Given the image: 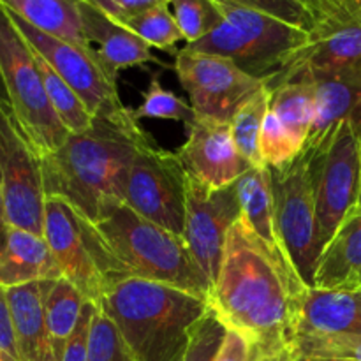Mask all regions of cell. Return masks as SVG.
Wrapping results in <instances>:
<instances>
[{
  "instance_id": "30bf717a",
  "label": "cell",
  "mask_w": 361,
  "mask_h": 361,
  "mask_svg": "<svg viewBox=\"0 0 361 361\" xmlns=\"http://www.w3.org/2000/svg\"><path fill=\"white\" fill-rule=\"evenodd\" d=\"M175 71L194 113L219 122H231L247 101L267 88L263 78L240 69L233 60L187 48L176 53Z\"/></svg>"
},
{
  "instance_id": "603a6c76",
  "label": "cell",
  "mask_w": 361,
  "mask_h": 361,
  "mask_svg": "<svg viewBox=\"0 0 361 361\" xmlns=\"http://www.w3.org/2000/svg\"><path fill=\"white\" fill-rule=\"evenodd\" d=\"M0 6L44 34L92 48L81 25L80 0H0Z\"/></svg>"
},
{
  "instance_id": "277c9868",
  "label": "cell",
  "mask_w": 361,
  "mask_h": 361,
  "mask_svg": "<svg viewBox=\"0 0 361 361\" xmlns=\"http://www.w3.org/2000/svg\"><path fill=\"white\" fill-rule=\"evenodd\" d=\"M140 361H183L208 300L137 277L106 281L97 302Z\"/></svg>"
},
{
  "instance_id": "8992f818",
  "label": "cell",
  "mask_w": 361,
  "mask_h": 361,
  "mask_svg": "<svg viewBox=\"0 0 361 361\" xmlns=\"http://www.w3.org/2000/svg\"><path fill=\"white\" fill-rule=\"evenodd\" d=\"M224 21L200 41L187 44L190 51L224 56L257 78H270L286 59L309 41L310 32L259 11L215 2Z\"/></svg>"
},
{
  "instance_id": "4fadbf2b",
  "label": "cell",
  "mask_w": 361,
  "mask_h": 361,
  "mask_svg": "<svg viewBox=\"0 0 361 361\" xmlns=\"http://www.w3.org/2000/svg\"><path fill=\"white\" fill-rule=\"evenodd\" d=\"M0 189L9 228L42 236L46 194L41 164L18 126L11 133L0 159Z\"/></svg>"
},
{
  "instance_id": "74e56055",
  "label": "cell",
  "mask_w": 361,
  "mask_h": 361,
  "mask_svg": "<svg viewBox=\"0 0 361 361\" xmlns=\"http://www.w3.org/2000/svg\"><path fill=\"white\" fill-rule=\"evenodd\" d=\"M0 353L6 355L9 360L20 361L7 289L2 288V286H0Z\"/></svg>"
},
{
  "instance_id": "e0dca14e",
  "label": "cell",
  "mask_w": 361,
  "mask_h": 361,
  "mask_svg": "<svg viewBox=\"0 0 361 361\" xmlns=\"http://www.w3.org/2000/svg\"><path fill=\"white\" fill-rule=\"evenodd\" d=\"M296 81H310L316 92V118L305 145L317 143L342 122L351 123L361 136V67L310 74Z\"/></svg>"
},
{
  "instance_id": "1f68e13d",
  "label": "cell",
  "mask_w": 361,
  "mask_h": 361,
  "mask_svg": "<svg viewBox=\"0 0 361 361\" xmlns=\"http://www.w3.org/2000/svg\"><path fill=\"white\" fill-rule=\"evenodd\" d=\"M88 361H140L99 305L92 321Z\"/></svg>"
},
{
  "instance_id": "484cf974",
  "label": "cell",
  "mask_w": 361,
  "mask_h": 361,
  "mask_svg": "<svg viewBox=\"0 0 361 361\" xmlns=\"http://www.w3.org/2000/svg\"><path fill=\"white\" fill-rule=\"evenodd\" d=\"M34 55L39 71H41L42 81H44L46 94H48L49 102H51L53 109H55L60 122L63 123V127H66L71 134L87 130L88 127L92 126V122H94V115L88 111L87 106H85L83 101L78 97L76 92H74L73 88L55 73V69H53L35 49Z\"/></svg>"
},
{
  "instance_id": "ab89813d",
  "label": "cell",
  "mask_w": 361,
  "mask_h": 361,
  "mask_svg": "<svg viewBox=\"0 0 361 361\" xmlns=\"http://www.w3.org/2000/svg\"><path fill=\"white\" fill-rule=\"evenodd\" d=\"M296 2H300L302 6H305L307 9L310 11V13H314V16L319 20V23H323V21H328L331 20V18H338V16H344V14H348L349 11L355 7V4H353L351 7H349L348 11H338L335 9L334 6H331L328 0H296Z\"/></svg>"
},
{
  "instance_id": "d6986e66",
  "label": "cell",
  "mask_w": 361,
  "mask_h": 361,
  "mask_svg": "<svg viewBox=\"0 0 361 361\" xmlns=\"http://www.w3.org/2000/svg\"><path fill=\"white\" fill-rule=\"evenodd\" d=\"M236 187H238L243 221L252 229L254 235L261 240V243L270 250L271 256L282 268L298 275L288 252H286L281 235H279L270 168L267 164L252 166L249 171L243 173L236 180Z\"/></svg>"
},
{
  "instance_id": "ffe728a7",
  "label": "cell",
  "mask_w": 361,
  "mask_h": 361,
  "mask_svg": "<svg viewBox=\"0 0 361 361\" xmlns=\"http://www.w3.org/2000/svg\"><path fill=\"white\" fill-rule=\"evenodd\" d=\"M314 288L361 289V203L345 215L321 252Z\"/></svg>"
},
{
  "instance_id": "7402d4cb",
  "label": "cell",
  "mask_w": 361,
  "mask_h": 361,
  "mask_svg": "<svg viewBox=\"0 0 361 361\" xmlns=\"http://www.w3.org/2000/svg\"><path fill=\"white\" fill-rule=\"evenodd\" d=\"M44 282L7 289L20 361H56L46 326Z\"/></svg>"
},
{
  "instance_id": "f1b7e54d",
  "label": "cell",
  "mask_w": 361,
  "mask_h": 361,
  "mask_svg": "<svg viewBox=\"0 0 361 361\" xmlns=\"http://www.w3.org/2000/svg\"><path fill=\"white\" fill-rule=\"evenodd\" d=\"M120 25L159 49H171L176 42L183 41V34L169 9V4L150 7Z\"/></svg>"
},
{
  "instance_id": "d4e9b609",
  "label": "cell",
  "mask_w": 361,
  "mask_h": 361,
  "mask_svg": "<svg viewBox=\"0 0 361 361\" xmlns=\"http://www.w3.org/2000/svg\"><path fill=\"white\" fill-rule=\"evenodd\" d=\"M85 302V296L67 279L44 282L46 326L56 361H62L63 349L76 328Z\"/></svg>"
},
{
  "instance_id": "f546056e",
  "label": "cell",
  "mask_w": 361,
  "mask_h": 361,
  "mask_svg": "<svg viewBox=\"0 0 361 361\" xmlns=\"http://www.w3.org/2000/svg\"><path fill=\"white\" fill-rule=\"evenodd\" d=\"M169 6L187 44L203 39L224 21L215 0H171Z\"/></svg>"
},
{
  "instance_id": "5bb4252c",
  "label": "cell",
  "mask_w": 361,
  "mask_h": 361,
  "mask_svg": "<svg viewBox=\"0 0 361 361\" xmlns=\"http://www.w3.org/2000/svg\"><path fill=\"white\" fill-rule=\"evenodd\" d=\"M187 141L176 155L187 175L194 176L210 189H222L235 183L252 168L236 148L231 123L204 118L194 113L185 123Z\"/></svg>"
},
{
  "instance_id": "4dcf8cb0",
  "label": "cell",
  "mask_w": 361,
  "mask_h": 361,
  "mask_svg": "<svg viewBox=\"0 0 361 361\" xmlns=\"http://www.w3.org/2000/svg\"><path fill=\"white\" fill-rule=\"evenodd\" d=\"M136 120L162 118L187 123L194 116L192 106L178 97L175 92L162 87L159 74L150 78L147 90L143 92V101L134 109Z\"/></svg>"
},
{
  "instance_id": "7bdbcfd3",
  "label": "cell",
  "mask_w": 361,
  "mask_h": 361,
  "mask_svg": "<svg viewBox=\"0 0 361 361\" xmlns=\"http://www.w3.org/2000/svg\"><path fill=\"white\" fill-rule=\"evenodd\" d=\"M328 2L331 4V6L335 7V9L338 11H348L349 7L355 4V0H328Z\"/></svg>"
},
{
  "instance_id": "44dd1931",
  "label": "cell",
  "mask_w": 361,
  "mask_h": 361,
  "mask_svg": "<svg viewBox=\"0 0 361 361\" xmlns=\"http://www.w3.org/2000/svg\"><path fill=\"white\" fill-rule=\"evenodd\" d=\"M62 279L44 236L9 228L0 250V286L6 289Z\"/></svg>"
},
{
  "instance_id": "836d02e7",
  "label": "cell",
  "mask_w": 361,
  "mask_h": 361,
  "mask_svg": "<svg viewBox=\"0 0 361 361\" xmlns=\"http://www.w3.org/2000/svg\"><path fill=\"white\" fill-rule=\"evenodd\" d=\"M300 152H302V148L295 143V140L289 136L281 120L270 109L264 116L259 136V154L263 159V164H267L268 168H277V166L293 161Z\"/></svg>"
},
{
  "instance_id": "d590c367",
  "label": "cell",
  "mask_w": 361,
  "mask_h": 361,
  "mask_svg": "<svg viewBox=\"0 0 361 361\" xmlns=\"http://www.w3.org/2000/svg\"><path fill=\"white\" fill-rule=\"evenodd\" d=\"M95 312H97V303L87 300L83 309H81L76 328H74V331L71 334L66 349H63L62 361H88L90 330H92V321H94Z\"/></svg>"
},
{
  "instance_id": "b9f144b4",
  "label": "cell",
  "mask_w": 361,
  "mask_h": 361,
  "mask_svg": "<svg viewBox=\"0 0 361 361\" xmlns=\"http://www.w3.org/2000/svg\"><path fill=\"white\" fill-rule=\"evenodd\" d=\"M7 231H9V224H7L6 217V208H4V197H2V189H0V250L6 245Z\"/></svg>"
},
{
  "instance_id": "e575fe53",
  "label": "cell",
  "mask_w": 361,
  "mask_h": 361,
  "mask_svg": "<svg viewBox=\"0 0 361 361\" xmlns=\"http://www.w3.org/2000/svg\"><path fill=\"white\" fill-rule=\"evenodd\" d=\"M215 2H224L229 4V6L243 7V9L259 11V13L270 14L277 20L295 25V27L307 32H312L319 25V20L314 16V13H310L305 6H302L296 0H215Z\"/></svg>"
},
{
  "instance_id": "f35d334b",
  "label": "cell",
  "mask_w": 361,
  "mask_h": 361,
  "mask_svg": "<svg viewBox=\"0 0 361 361\" xmlns=\"http://www.w3.org/2000/svg\"><path fill=\"white\" fill-rule=\"evenodd\" d=\"M217 361H252L250 348L245 338L236 334V331L228 330L224 348H222Z\"/></svg>"
},
{
  "instance_id": "9c48e42d",
  "label": "cell",
  "mask_w": 361,
  "mask_h": 361,
  "mask_svg": "<svg viewBox=\"0 0 361 361\" xmlns=\"http://www.w3.org/2000/svg\"><path fill=\"white\" fill-rule=\"evenodd\" d=\"M187 173L176 152L154 140L137 150L126 183V204L147 221L183 236Z\"/></svg>"
},
{
  "instance_id": "3957f363",
  "label": "cell",
  "mask_w": 361,
  "mask_h": 361,
  "mask_svg": "<svg viewBox=\"0 0 361 361\" xmlns=\"http://www.w3.org/2000/svg\"><path fill=\"white\" fill-rule=\"evenodd\" d=\"M80 222L104 282L137 277L173 286L197 298L210 296V279L194 259L183 236L147 221L127 204L95 224L81 217Z\"/></svg>"
},
{
  "instance_id": "ba28073f",
  "label": "cell",
  "mask_w": 361,
  "mask_h": 361,
  "mask_svg": "<svg viewBox=\"0 0 361 361\" xmlns=\"http://www.w3.org/2000/svg\"><path fill=\"white\" fill-rule=\"evenodd\" d=\"M274 207L284 249L307 288H314L321 250L317 243L316 201L305 150L293 161L270 168Z\"/></svg>"
},
{
  "instance_id": "d6a6232c",
  "label": "cell",
  "mask_w": 361,
  "mask_h": 361,
  "mask_svg": "<svg viewBox=\"0 0 361 361\" xmlns=\"http://www.w3.org/2000/svg\"><path fill=\"white\" fill-rule=\"evenodd\" d=\"M226 337H228L226 324L214 309H208V312L194 324L190 331L183 361H217L224 348Z\"/></svg>"
},
{
  "instance_id": "5b68a950",
  "label": "cell",
  "mask_w": 361,
  "mask_h": 361,
  "mask_svg": "<svg viewBox=\"0 0 361 361\" xmlns=\"http://www.w3.org/2000/svg\"><path fill=\"white\" fill-rule=\"evenodd\" d=\"M0 80L9 111L39 159L63 145L69 130L56 116L32 46L0 6Z\"/></svg>"
},
{
  "instance_id": "7a4b0ae2",
  "label": "cell",
  "mask_w": 361,
  "mask_h": 361,
  "mask_svg": "<svg viewBox=\"0 0 361 361\" xmlns=\"http://www.w3.org/2000/svg\"><path fill=\"white\" fill-rule=\"evenodd\" d=\"M150 140L126 104L94 116L87 130L69 134L62 147L39 159L46 197L63 200L92 224L102 221L126 204L130 164Z\"/></svg>"
},
{
  "instance_id": "60d3db41",
  "label": "cell",
  "mask_w": 361,
  "mask_h": 361,
  "mask_svg": "<svg viewBox=\"0 0 361 361\" xmlns=\"http://www.w3.org/2000/svg\"><path fill=\"white\" fill-rule=\"evenodd\" d=\"M14 129H16V122H14L13 115H11L9 109H6V104L0 101V159H2L4 147H6L7 140Z\"/></svg>"
},
{
  "instance_id": "9a60e30c",
  "label": "cell",
  "mask_w": 361,
  "mask_h": 361,
  "mask_svg": "<svg viewBox=\"0 0 361 361\" xmlns=\"http://www.w3.org/2000/svg\"><path fill=\"white\" fill-rule=\"evenodd\" d=\"M42 236L62 277L76 286L85 300L97 303L104 291V277L88 249L80 217L63 200L46 197Z\"/></svg>"
},
{
  "instance_id": "8fae6325",
  "label": "cell",
  "mask_w": 361,
  "mask_h": 361,
  "mask_svg": "<svg viewBox=\"0 0 361 361\" xmlns=\"http://www.w3.org/2000/svg\"><path fill=\"white\" fill-rule=\"evenodd\" d=\"M7 14L28 44L76 92L92 115H106L122 106L116 90V80L109 76L108 71L99 62L94 48H83L56 39L37 30L11 11H7Z\"/></svg>"
},
{
  "instance_id": "52a82bcc",
  "label": "cell",
  "mask_w": 361,
  "mask_h": 361,
  "mask_svg": "<svg viewBox=\"0 0 361 361\" xmlns=\"http://www.w3.org/2000/svg\"><path fill=\"white\" fill-rule=\"evenodd\" d=\"M303 150L316 201L317 243L323 252L345 215L360 203L361 136L351 123L342 122Z\"/></svg>"
},
{
  "instance_id": "ee69618b",
  "label": "cell",
  "mask_w": 361,
  "mask_h": 361,
  "mask_svg": "<svg viewBox=\"0 0 361 361\" xmlns=\"http://www.w3.org/2000/svg\"><path fill=\"white\" fill-rule=\"evenodd\" d=\"M0 361H13V360H9L6 355H2V353H0Z\"/></svg>"
},
{
  "instance_id": "7c38bea8",
  "label": "cell",
  "mask_w": 361,
  "mask_h": 361,
  "mask_svg": "<svg viewBox=\"0 0 361 361\" xmlns=\"http://www.w3.org/2000/svg\"><path fill=\"white\" fill-rule=\"evenodd\" d=\"M185 190L183 240L214 286L221 270L228 233L242 215L238 187L235 182L222 189H210L187 175Z\"/></svg>"
},
{
  "instance_id": "ac0fdd59",
  "label": "cell",
  "mask_w": 361,
  "mask_h": 361,
  "mask_svg": "<svg viewBox=\"0 0 361 361\" xmlns=\"http://www.w3.org/2000/svg\"><path fill=\"white\" fill-rule=\"evenodd\" d=\"M295 328L296 335H361V289L307 288Z\"/></svg>"
},
{
  "instance_id": "f6af8a7d",
  "label": "cell",
  "mask_w": 361,
  "mask_h": 361,
  "mask_svg": "<svg viewBox=\"0 0 361 361\" xmlns=\"http://www.w3.org/2000/svg\"><path fill=\"white\" fill-rule=\"evenodd\" d=\"M360 203H361V187H360Z\"/></svg>"
},
{
  "instance_id": "4316f807",
  "label": "cell",
  "mask_w": 361,
  "mask_h": 361,
  "mask_svg": "<svg viewBox=\"0 0 361 361\" xmlns=\"http://www.w3.org/2000/svg\"><path fill=\"white\" fill-rule=\"evenodd\" d=\"M291 361H361V335H296Z\"/></svg>"
},
{
  "instance_id": "6da1fadb",
  "label": "cell",
  "mask_w": 361,
  "mask_h": 361,
  "mask_svg": "<svg viewBox=\"0 0 361 361\" xmlns=\"http://www.w3.org/2000/svg\"><path fill=\"white\" fill-rule=\"evenodd\" d=\"M307 286L275 261L240 215L229 229L208 305L247 341L252 361H291L296 312Z\"/></svg>"
},
{
  "instance_id": "83f0119b",
  "label": "cell",
  "mask_w": 361,
  "mask_h": 361,
  "mask_svg": "<svg viewBox=\"0 0 361 361\" xmlns=\"http://www.w3.org/2000/svg\"><path fill=\"white\" fill-rule=\"evenodd\" d=\"M268 111H270V90L263 88L250 101H247L229 122L236 148L252 166L263 164L259 154V136Z\"/></svg>"
},
{
  "instance_id": "cb8c5ba5",
  "label": "cell",
  "mask_w": 361,
  "mask_h": 361,
  "mask_svg": "<svg viewBox=\"0 0 361 361\" xmlns=\"http://www.w3.org/2000/svg\"><path fill=\"white\" fill-rule=\"evenodd\" d=\"M270 109L303 150L316 118V92L310 81H291L270 90Z\"/></svg>"
},
{
  "instance_id": "8d00e7d4",
  "label": "cell",
  "mask_w": 361,
  "mask_h": 361,
  "mask_svg": "<svg viewBox=\"0 0 361 361\" xmlns=\"http://www.w3.org/2000/svg\"><path fill=\"white\" fill-rule=\"evenodd\" d=\"M87 2L97 7L104 14H108L115 21L122 23V21L129 20V18L143 13L150 7L169 4L171 0H87Z\"/></svg>"
},
{
  "instance_id": "2e32d148",
  "label": "cell",
  "mask_w": 361,
  "mask_h": 361,
  "mask_svg": "<svg viewBox=\"0 0 361 361\" xmlns=\"http://www.w3.org/2000/svg\"><path fill=\"white\" fill-rule=\"evenodd\" d=\"M80 14L88 44L95 49L99 62L111 78L116 80L120 71L127 67L143 66L148 62L161 63V60L152 53L150 44L87 0H80Z\"/></svg>"
}]
</instances>
